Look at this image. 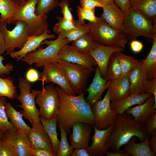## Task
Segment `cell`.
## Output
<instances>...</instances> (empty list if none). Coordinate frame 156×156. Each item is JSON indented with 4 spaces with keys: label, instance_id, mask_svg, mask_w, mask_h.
<instances>
[{
    "label": "cell",
    "instance_id": "obj_2",
    "mask_svg": "<svg viewBox=\"0 0 156 156\" xmlns=\"http://www.w3.org/2000/svg\"><path fill=\"white\" fill-rule=\"evenodd\" d=\"M113 124L114 129L105 143L106 152L120 148L134 136L142 142L147 135L144 124L135 121L131 115L125 112L118 114Z\"/></svg>",
    "mask_w": 156,
    "mask_h": 156
},
{
    "label": "cell",
    "instance_id": "obj_50",
    "mask_svg": "<svg viewBox=\"0 0 156 156\" xmlns=\"http://www.w3.org/2000/svg\"><path fill=\"white\" fill-rule=\"evenodd\" d=\"M114 1L125 14L130 9V0H114Z\"/></svg>",
    "mask_w": 156,
    "mask_h": 156
},
{
    "label": "cell",
    "instance_id": "obj_4",
    "mask_svg": "<svg viewBox=\"0 0 156 156\" xmlns=\"http://www.w3.org/2000/svg\"><path fill=\"white\" fill-rule=\"evenodd\" d=\"M71 42L67 38L57 37L54 40H45L41 45L46 44L47 47L44 48L40 46L35 50L27 54L21 60L29 65L34 64L36 68L44 67L51 62H58L59 51L65 45Z\"/></svg>",
    "mask_w": 156,
    "mask_h": 156
},
{
    "label": "cell",
    "instance_id": "obj_43",
    "mask_svg": "<svg viewBox=\"0 0 156 156\" xmlns=\"http://www.w3.org/2000/svg\"><path fill=\"white\" fill-rule=\"evenodd\" d=\"M58 6L61 9L63 17L70 21H74V17L69 7V0H61L59 2Z\"/></svg>",
    "mask_w": 156,
    "mask_h": 156
},
{
    "label": "cell",
    "instance_id": "obj_44",
    "mask_svg": "<svg viewBox=\"0 0 156 156\" xmlns=\"http://www.w3.org/2000/svg\"><path fill=\"white\" fill-rule=\"evenodd\" d=\"M81 6L89 9H95L96 7L103 8L104 4L99 0H80Z\"/></svg>",
    "mask_w": 156,
    "mask_h": 156
},
{
    "label": "cell",
    "instance_id": "obj_46",
    "mask_svg": "<svg viewBox=\"0 0 156 156\" xmlns=\"http://www.w3.org/2000/svg\"><path fill=\"white\" fill-rule=\"evenodd\" d=\"M5 59L0 54V76L3 77L4 74L8 75L13 70V66L12 64L8 63L4 65L3 61Z\"/></svg>",
    "mask_w": 156,
    "mask_h": 156
},
{
    "label": "cell",
    "instance_id": "obj_23",
    "mask_svg": "<svg viewBox=\"0 0 156 156\" xmlns=\"http://www.w3.org/2000/svg\"><path fill=\"white\" fill-rule=\"evenodd\" d=\"M103 13L101 16L109 25L121 30L123 27L125 14L113 2L104 5Z\"/></svg>",
    "mask_w": 156,
    "mask_h": 156
},
{
    "label": "cell",
    "instance_id": "obj_5",
    "mask_svg": "<svg viewBox=\"0 0 156 156\" xmlns=\"http://www.w3.org/2000/svg\"><path fill=\"white\" fill-rule=\"evenodd\" d=\"M101 17L96 23L89 22L88 34L98 44L125 48L128 40L120 29L112 27Z\"/></svg>",
    "mask_w": 156,
    "mask_h": 156
},
{
    "label": "cell",
    "instance_id": "obj_1",
    "mask_svg": "<svg viewBox=\"0 0 156 156\" xmlns=\"http://www.w3.org/2000/svg\"><path fill=\"white\" fill-rule=\"evenodd\" d=\"M59 109L56 116L58 125L61 126L69 135L72 126L78 122L89 124L93 127L95 119L90 106L84 98L85 92L77 95H69L58 86Z\"/></svg>",
    "mask_w": 156,
    "mask_h": 156
},
{
    "label": "cell",
    "instance_id": "obj_10",
    "mask_svg": "<svg viewBox=\"0 0 156 156\" xmlns=\"http://www.w3.org/2000/svg\"><path fill=\"white\" fill-rule=\"evenodd\" d=\"M39 80L43 86L45 83L52 82L58 85L67 94L73 96L76 94L65 72L58 62L50 63L44 66L43 70L39 74Z\"/></svg>",
    "mask_w": 156,
    "mask_h": 156
},
{
    "label": "cell",
    "instance_id": "obj_24",
    "mask_svg": "<svg viewBox=\"0 0 156 156\" xmlns=\"http://www.w3.org/2000/svg\"><path fill=\"white\" fill-rule=\"evenodd\" d=\"M109 88L111 102L119 101L128 96L131 94L130 83L128 75L110 81Z\"/></svg>",
    "mask_w": 156,
    "mask_h": 156
},
{
    "label": "cell",
    "instance_id": "obj_39",
    "mask_svg": "<svg viewBox=\"0 0 156 156\" xmlns=\"http://www.w3.org/2000/svg\"><path fill=\"white\" fill-rule=\"evenodd\" d=\"M6 100V97H0V130L3 132L7 131H14L17 129L12 125L8 120L5 110Z\"/></svg>",
    "mask_w": 156,
    "mask_h": 156
},
{
    "label": "cell",
    "instance_id": "obj_32",
    "mask_svg": "<svg viewBox=\"0 0 156 156\" xmlns=\"http://www.w3.org/2000/svg\"><path fill=\"white\" fill-rule=\"evenodd\" d=\"M115 54L121 68L122 73L121 77L128 75L131 71L139 62V60L131 56L127 55L121 52H116Z\"/></svg>",
    "mask_w": 156,
    "mask_h": 156
},
{
    "label": "cell",
    "instance_id": "obj_28",
    "mask_svg": "<svg viewBox=\"0 0 156 156\" xmlns=\"http://www.w3.org/2000/svg\"><path fill=\"white\" fill-rule=\"evenodd\" d=\"M130 9L138 10L156 22V0H130Z\"/></svg>",
    "mask_w": 156,
    "mask_h": 156
},
{
    "label": "cell",
    "instance_id": "obj_12",
    "mask_svg": "<svg viewBox=\"0 0 156 156\" xmlns=\"http://www.w3.org/2000/svg\"><path fill=\"white\" fill-rule=\"evenodd\" d=\"M62 67L76 94L85 92L88 80L92 70L81 65L60 60L58 62Z\"/></svg>",
    "mask_w": 156,
    "mask_h": 156
},
{
    "label": "cell",
    "instance_id": "obj_57",
    "mask_svg": "<svg viewBox=\"0 0 156 156\" xmlns=\"http://www.w3.org/2000/svg\"><path fill=\"white\" fill-rule=\"evenodd\" d=\"M102 2L104 5L109 4L114 2V0H99Z\"/></svg>",
    "mask_w": 156,
    "mask_h": 156
},
{
    "label": "cell",
    "instance_id": "obj_26",
    "mask_svg": "<svg viewBox=\"0 0 156 156\" xmlns=\"http://www.w3.org/2000/svg\"><path fill=\"white\" fill-rule=\"evenodd\" d=\"M150 137L147 135L143 141L137 143L138 138L133 137L123 145V150L131 156H155L156 153L151 150L148 144Z\"/></svg>",
    "mask_w": 156,
    "mask_h": 156
},
{
    "label": "cell",
    "instance_id": "obj_19",
    "mask_svg": "<svg viewBox=\"0 0 156 156\" xmlns=\"http://www.w3.org/2000/svg\"><path fill=\"white\" fill-rule=\"evenodd\" d=\"M50 31L49 28L47 29L42 34L38 35L29 36L23 47L19 50L10 53L11 57L15 58L18 61L21 60L28 53L33 51L41 46L42 42L48 39H54V34H50Z\"/></svg>",
    "mask_w": 156,
    "mask_h": 156
},
{
    "label": "cell",
    "instance_id": "obj_38",
    "mask_svg": "<svg viewBox=\"0 0 156 156\" xmlns=\"http://www.w3.org/2000/svg\"><path fill=\"white\" fill-rule=\"evenodd\" d=\"M57 18L58 22L54 25L53 30L57 37L76 27L74 21H70L60 16H57Z\"/></svg>",
    "mask_w": 156,
    "mask_h": 156
},
{
    "label": "cell",
    "instance_id": "obj_15",
    "mask_svg": "<svg viewBox=\"0 0 156 156\" xmlns=\"http://www.w3.org/2000/svg\"><path fill=\"white\" fill-rule=\"evenodd\" d=\"M92 127L89 124L83 122H77L72 126V131L69 135V139L73 149H86L89 146Z\"/></svg>",
    "mask_w": 156,
    "mask_h": 156
},
{
    "label": "cell",
    "instance_id": "obj_37",
    "mask_svg": "<svg viewBox=\"0 0 156 156\" xmlns=\"http://www.w3.org/2000/svg\"><path fill=\"white\" fill-rule=\"evenodd\" d=\"M59 126L61 133V140L56 156H70L74 149L68 143L67 133L61 126L59 125Z\"/></svg>",
    "mask_w": 156,
    "mask_h": 156
},
{
    "label": "cell",
    "instance_id": "obj_34",
    "mask_svg": "<svg viewBox=\"0 0 156 156\" xmlns=\"http://www.w3.org/2000/svg\"><path fill=\"white\" fill-rule=\"evenodd\" d=\"M13 79L10 77L5 78L0 77V97H8L11 99L17 96L16 87Z\"/></svg>",
    "mask_w": 156,
    "mask_h": 156
},
{
    "label": "cell",
    "instance_id": "obj_27",
    "mask_svg": "<svg viewBox=\"0 0 156 156\" xmlns=\"http://www.w3.org/2000/svg\"><path fill=\"white\" fill-rule=\"evenodd\" d=\"M5 110L12 125L18 131L28 135L31 128L24 121L22 114L16 110L10 102L7 101L5 103Z\"/></svg>",
    "mask_w": 156,
    "mask_h": 156
},
{
    "label": "cell",
    "instance_id": "obj_17",
    "mask_svg": "<svg viewBox=\"0 0 156 156\" xmlns=\"http://www.w3.org/2000/svg\"><path fill=\"white\" fill-rule=\"evenodd\" d=\"M124 49L119 47L98 44L94 49L89 52L95 61L103 78L105 79L106 77L107 64L111 55L116 52L124 51Z\"/></svg>",
    "mask_w": 156,
    "mask_h": 156
},
{
    "label": "cell",
    "instance_id": "obj_30",
    "mask_svg": "<svg viewBox=\"0 0 156 156\" xmlns=\"http://www.w3.org/2000/svg\"><path fill=\"white\" fill-rule=\"evenodd\" d=\"M40 118L41 123L51 140L54 152L56 154L60 143L57 138L56 117L49 120L44 119L40 116Z\"/></svg>",
    "mask_w": 156,
    "mask_h": 156
},
{
    "label": "cell",
    "instance_id": "obj_35",
    "mask_svg": "<svg viewBox=\"0 0 156 156\" xmlns=\"http://www.w3.org/2000/svg\"><path fill=\"white\" fill-rule=\"evenodd\" d=\"M74 21L76 25L75 28L64 33L57 37L67 38L71 42L81 36L88 34L89 30L87 24L82 23L78 20H74Z\"/></svg>",
    "mask_w": 156,
    "mask_h": 156
},
{
    "label": "cell",
    "instance_id": "obj_16",
    "mask_svg": "<svg viewBox=\"0 0 156 156\" xmlns=\"http://www.w3.org/2000/svg\"><path fill=\"white\" fill-rule=\"evenodd\" d=\"M28 120L32 126L28 134L31 148H42L54 152L51 140L41 122Z\"/></svg>",
    "mask_w": 156,
    "mask_h": 156
},
{
    "label": "cell",
    "instance_id": "obj_3",
    "mask_svg": "<svg viewBox=\"0 0 156 156\" xmlns=\"http://www.w3.org/2000/svg\"><path fill=\"white\" fill-rule=\"evenodd\" d=\"M125 14L121 31L128 41L136 40L140 36L153 40L156 35V21L137 10L130 9Z\"/></svg>",
    "mask_w": 156,
    "mask_h": 156
},
{
    "label": "cell",
    "instance_id": "obj_11",
    "mask_svg": "<svg viewBox=\"0 0 156 156\" xmlns=\"http://www.w3.org/2000/svg\"><path fill=\"white\" fill-rule=\"evenodd\" d=\"M110 90L109 88L102 100H97L90 107L95 119L94 126L99 129L108 128L114 123L118 114L110 107Z\"/></svg>",
    "mask_w": 156,
    "mask_h": 156
},
{
    "label": "cell",
    "instance_id": "obj_47",
    "mask_svg": "<svg viewBox=\"0 0 156 156\" xmlns=\"http://www.w3.org/2000/svg\"><path fill=\"white\" fill-rule=\"evenodd\" d=\"M0 156H15L10 147L2 139L0 142Z\"/></svg>",
    "mask_w": 156,
    "mask_h": 156
},
{
    "label": "cell",
    "instance_id": "obj_58",
    "mask_svg": "<svg viewBox=\"0 0 156 156\" xmlns=\"http://www.w3.org/2000/svg\"><path fill=\"white\" fill-rule=\"evenodd\" d=\"M4 132H3V131L0 130V142L2 139L4 134Z\"/></svg>",
    "mask_w": 156,
    "mask_h": 156
},
{
    "label": "cell",
    "instance_id": "obj_9",
    "mask_svg": "<svg viewBox=\"0 0 156 156\" xmlns=\"http://www.w3.org/2000/svg\"><path fill=\"white\" fill-rule=\"evenodd\" d=\"M35 103L40 107V116L49 120L56 117L58 112L59 99L58 93L53 84L43 86L37 95Z\"/></svg>",
    "mask_w": 156,
    "mask_h": 156
},
{
    "label": "cell",
    "instance_id": "obj_51",
    "mask_svg": "<svg viewBox=\"0 0 156 156\" xmlns=\"http://www.w3.org/2000/svg\"><path fill=\"white\" fill-rule=\"evenodd\" d=\"M130 46L132 51L136 53L140 52L142 50L144 46L140 41L136 40L130 41Z\"/></svg>",
    "mask_w": 156,
    "mask_h": 156
},
{
    "label": "cell",
    "instance_id": "obj_42",
    "mask_svg": "<svg viewBox=\"0 0 156 156\" xmlns=\"http://www.w3.org/2000/svg\"><path fill=\"white\" fill-rule=\"evenodd\" d=\"M147 135L150 136L156 131V112L148 117L143 123Z\"/></svg>",
    "mask_w": 156,
    "mask_h": 156
},
{
    "label": "cell",
    "instance_id": "obj_20",
    "mask_svg": "<svg viewBox=\"0 0 156 156\" xmlns=\"http://www.w3.org/2000/svg\"><path fill=\"white\" fill-rule=\"evenodd\" d=\"M110 83V81H107L102 77L97 66L92 82L86 90L88 93L85 99L86 102L90 106L96 101L101 100L103 92L109 87Z\"/></svg>",
    "mask_w": 156,
    "mask_h": 156
},
{
    "label": "cell",
    "instance_id": "obj_6",
    "mask_svg": "<svg viewBox=\"0 0 156 156\" xmlns=\"http://www.w3.org/2000/svg\"><path fill=\"white\" fill-rule=\"evenodd\" d=\"M38 0H25L19 5L13 18L14 24L17 21L21 20L29 28V36H38L48 28L47 15H37L35 12Z\"/></svg>",
    "mask_w": 156,
    "mask_h": 156
},
{
    "label": "cell",
    "instance_id": "obj_45",
    "mask_svg": "<svg viewBox=\"0 0 156 156\" xmlns=\"http://www.w3.org/2000/svg\"><path fill=\"white\" fill-rule=\"evenodd\" d=\"M28 151L30 156H56L55 153L42 148H29Z\"/></svg>",
    "mask_w": 156,
    "mask_h": 156
},
{
    "label": "cell",
    "instance_id": "obj_22",
    "mask_svg": "<svg viewBox=\"0 0 156 156\" xmlns=\"http://www.w3.org/2000/svg\"><path fill=\"white\" fill-rule=\"evenodd\" d=\"M128 76L130 83L131 94H141L146 92L148 79L141 60L131 71Z\"/></svg>",
    "mask_w": 156,
    "mask_h": 156
},
{
    "label": "cell",
    "instance_id": "obj_18",
    "mask_svg": "<svg viewBox=\"0 0 156 156\" xmlns=\"http://www.w3.org/2000/svg\"><path fill=\"white\" fill-rule=\"evenodd\" d=\"M94 133L92 138V143L86 148L91 156H103L105 155V144L114 128V124L108 128L99 129L94 126Z\"/></svg>",
    "mask_w": 156,
    "mask_h": 156
},
{
    "label": "cell",
    "instance_id": "obj_25",
    "mask_svg": "<svg viewBox=\"0 0 156 156\" xmlns=\"http://www.w3.org/2000/svg\"><path fill=\"white\" fill-rule=\"evenodd\" d=\"M152 95L147 92L141 94H131L122 99L111 102L110 107L112 109L116 111L118 114H122L129 107L143 103Z\"/></svg>",
    "mask_w": 156,
    "mask_h": 156
},
{
    "label": "cell",
    "instance_id": "obj_59",
    "mask_svg": "<svg viewBox=\"0 0 156 156\" xmlns=\"http://www.w3.org/2000/svg\"></svg>",
    "mask_w": 156,
    "mask_h": 156
},
{
    "label": "cell",
    "instance_id": "obj_8",
    "mask_svg": "<svg viewBox=\"0 0 156 156\" xmlns=\"http://www.w3.org/2000/svg\"><path fill=\"white\" fill-rule=\"evenodd\" d=\"M7 23L0 20V31L3 35L5 44L6 54L14 51L16 48L21 49L29 36V28L24 22L17 21L11 30L7 28Z\"/></svg>",
    "mask_w": 156,
    "mask_h": 156
},
{
    "label": "cell",
    "instance_id": "obj_33",
    "mask_svg": "<svg viewBox=\"0 0 156 156\" xmlns=\"http://www.w3.org/2000/svg\"><path fill=\"white\" fill-rule=\"evenodd\" d=\"M122 73L120 66L114 53L111 55L108 62L105 79L107 81H112L121 77Z\"/></svg>",
    "mask_w": 156,
    "mask_h": 156
},
{
    "label": "cell",
    "instance_id": "obj_54",
    "mask_svg": "<svg viewBox=\"0 0 156 156\" xmlns=\"http://www.w3.org/2000/svg\"><path fill=\"white\" fill-rule=\"evenodd\" d=\"M148 144L151 150L156 153V131L150 136L148 139Z\"/></svg>",
    "mask_w": 156,
    "mask_h": 156
},
{
    "label": "cell",
    "instance_id": "obj_36",
    "mask_svg": "<svg viewBox=\"0 0 156 156\" xmlns=\"http://www.w3.org/2000/svg\"><path fill=\"white\" fill-rule=\"evenodd\" d=\"M71 42L72 45L77 50L88 53L94 49L98 45L88 34L81 36Z\"/></svg>",
    "mask_w": 156,
    "mask_h": 156
},
{
    "label": "cell",
    "instance_id": "obj_53",
    "mask_svg": "<svg viewBox=\"0 0 156 156\" xmlns=\"http://www.w3.org/2000/svg\"><path fill=\"white\" fill-rule=\"evenodd\" d=\"M74 149L71 156H91L86 148H76Z\"/></svg>",
    "mask_w": 156,
    "mask_h": 156
},
{
    "label": "cell",
    "instance_id": "obj_40",
    "mask_svg": "<svg viewBox=\"0 0 156 156\" xmlns=\"http://www.w3.org/2000/svg\"><path fill=\"white\" fill-rule=\"evenodd\" d=\"M58 0H38L35 12L37 15L47 14L58 6Z\"/></svg>",
    "mask_w": 156,
    "mask_h": 156
},
{
    "label": "cell",
    "instance_id": "obj_7",
    "mask_svg": "<svg viewBox=\"0 0 156 156\" xmlns=\"http://www.w3.org/2000/svg\"><path fill=\"white\" fill-rule=\"evenodd\" d=\"M31 82L26 78H19L18 87L20 93L16 98L21 105L16 107L23 109L21 112L25 118L40 122V114L36 105L35 99L40 90L31 89Z\"/></svg>",
    "mask_w": 156,
    "mask_h": 156
},
{
    "label": "cell",
    "instance_id": "obj_14",
    "mask_svg": "<svg viewBox=\"0 0 156 156\" xmlns=\"http://www.w3.org/2000/svg\"><path fill=\"white\" fill-rule=\"evenodd\" d=\"M2 140L10 147L15 156H30L28 149L31 145L27 134L17 129L7 131L4 132Z\"/></svg>",
    "mask_w": 156,
    "mask_h": 156
},
{
    "label": "cell",
    "instance_id": "obj_13",
    "mask_svg": "<svg viewBox=\"0 0 156 156\" xmlns=\"http://www.w3.org/2000/svg\"><path fill=\"white\" fill-rule=\"evenodd\" d=\"M58 56L60 60L77 64L93 71L97 66L89 53L79 51L68 44L62 47L58 53Z\"/></svg>",
    "mask_w": 156,
    "mask_h": 156
},
{
    "label": "cell",
    "instance_id": "obj_49",
    "mask_svg": "<svg viewBox=\"0 0 156 156\" xmlns=\"http://www.w3.org/2000/svg\"><path fill=\"white\" fill-rule=\"evenodd\" d=\"M145 91L152 94L156 99V78L148 79Z\"/></svg>",
    "mask_w": 156,
    "mask_h": 156
},
{
    "label": "cell",
    "instance_id": "obj_52",
    "mask_svg": "<svg viewBox=\"0 0 156 156\" xmlns=\"http://www.w3.org/2000/svg\"><path fill=\"white\" fill-rule=\"evenodd\" d=\"M105 155L107 156H131L130 154L120 148L114 151H107L105 153Z\"/></svg>",
    "mask_w": 156,
    "mask_h": 156
},
{
    "label": "cell",
    "instance_id": "obj_29",
    "mask_svg": "<svg viewBox=\"0 0 156 156\" xmlns=\"http://www.w3.org/2000/svg\"><path fill=\"white\" fill-rule=\"evenodd\" d=\"M153 41L149 53L145 59L141 60L148 79L156 78V35Z\"/></svg>",
    "mask_w": 156,
    "mask_h": 156
},
{
    "label": "cell",
    "instance_id": "obj_48",
    "mask_svg": "<svg viewBox=\"0 0 156 156\" xmlns=\"http://www.w3.org/2000/svg\"><path fill=\"white\" fill-rule=\"evenodd\" d=\"M26 78L31 82H34L39 79V74L36 69L31 68L27 71Z\"/></svg>",
    "mask_w": 156,
    "mask_h": 156
},
{
    "label": "cell",
    "instance_id": "obj_31",
    "mask_svg": "<svg viewBox=\"0 0 156 156\" xmlns=\"http://www.w3.org/2000/svg\"><path fill=\"white\" fill-rule=\"evenodd\" d=\"M19 6L12 0H0V20L14 24L13 16Z\"/></svg>",
    "mask_w": 156,
    "mask_h": 156
},
{
    "label": "cell",
    "instance_id": "obj_21",
    "mask_svg": "<svg viewBox=\"0 0 156 156\" xmlns=\"http://www.w3.org/2000/svg\"><path fill=\"white\" fill-rule=\"evenodd\" d=\"M125 112L132 116L135 121L143 124L148 117L156 112V99L152 95L143 103L130 107Z\"/></svg>",
    "mask_w": 156,
    "mask_h": 156
},
{
    "label": "cell",
    "instance_id": "obj_55",
    "mask_svg": "<svg viewBox=\"0 0 156 156\" xmlns=\"http://www.w3.org/2000/svg\"><path fill=\"white\" fill-rule=\"evenodd\" d=\"M5 52V42L2 34L0 31V54L2 55Z\"/></svg>",
    "mask_w": 156,
    "mask_h": 156
},
{
    "label": "cell",
    "instance_id": "obj_56",
    "mask_svg": "<svg viewBox=\"0 0 156 156\" xmlns=\"http://www.w3.org/2000/svg\"><path fill=\"white\" fill-rule=\"evenodd\" d=\"M18 5L23 4L25 0H12Z\"/></svg>",
    "mask_w": 156,
    "mask_h": 156
},
{
    "label": "cell",
    "instance_id": "obj_41",
    "mask_svg": "<svg viewBox=\"0 0 156 156\" xmlns=\"http://www.w3.org/2000/svg\"><path fill=\"white\" fill-rule=\"evenodd\" d=\"M95 9H89L82 7L79 5L76 11L78 17V20L81 23H84L85 20L88 21L89 22L95 23L100 20L101 17H97L95 14Z\"/></svg>",
    "mask_w": 156,
    "mask_h": 156
}]
</instances>
